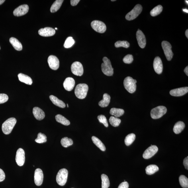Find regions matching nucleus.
<instances>
[{"label": "nucleus", "instance_id": "nucleus-56", "mask_svg": "<svg viewBox=\"0 0 188 188\" xmlns=\"http://www.w3.org/2000/svg\"><path fill=\"white\" fill-rule=\"evenodd\" d=\"M0 49H1V48H0Z\"/></svg>", "mask_w": 188, "mask_h": 188}, {"label": "nucleus", "instance_id": "nucleus-41", "mask_svg": "<svg viewBox=\"0 0 188 188\" xmlns=\"http://www.w3.org/2000/svg\"><path fill=\"white\" fill-rule=\"evenodd\" d=\"M97 118L100 123H103L105 127H108V124L107 120L105 116L103 115H100L98 116Z\"/></svg>", "mask_w": 188, "mask_h": 188}, {"label": "nucleus", "instance_id": "nucleus-33", "mask_svg": "<svg viewBox=\"0 0 188 188\" xmlns=\"http://www.w3.org/2000/svg\"><path fill=\"white\" fill-rule=\"evenodd\" d=\"M102 180V188H108L110 186V181L108 177L105 174H103L101 176Z\"/></svg>", "mask_w": 188, "mask_h": 188}, {"label": "nucleus", "instance_id": "nucleus-39", "mask_svg": "<svg viewBox=\"0 0 188 188\" xmlns=\"http://www.w3.org/2000/svg\"><path fill=\"white\" fill-rule=\"evenodd\" d=\"M75 40L71 37H69L66 39L65 43L64 46L65 48H71L75 44Z\"/></svg>", "mask_w": 188, "mask_h": 188}, {"label": "nucleus", "instance_id": "nucleus-38", "mask_svg": "<svg viewBox=\"0 0 188 188\" xmlns=\"http://www.w3.org/2000/svg\"><path fill=\"white\" fill-rule=\"evenodd\" d=\"M35 141L38 143L40 144L46 142L47 141V137L45 134L39 133L38 134L37 138L36 139Z\"/></svg>", "mask_w": 188, "mask_h": 188}, {"label": "nucleus", "instance_id": "nucleus-10", "mask_svg": "<svg viewBox=\"0 0 188 188\" xmlns=\"http://www.w3.org/2000/svg\"><path fill=\"white\" fill-rule=\"evenodd\" d=\"M71 72L77 76H81L83 74L84 69L81 63L78 61L73 63L71 67Z\"/></svg>", "mask_w": 188, "mask_h": 188}, {"label": "nucleus", "instance_id": "nucleus-1", "mask_svg": "<svg viewBox=\"0 0 188 188\" xmlns=\"http://www.w3.org/2000/svg\"><path fill=\"white\" fill-rule=\"evenodd\" d=\"M88 90V86L86 84H79L75 88V95L78 98L84 99L86 97Z\"/></svg>", "mask_w": 188, "mask_h": 188}, {"label": "nucleus", "instance_id": "nucleus-25", "mask_svg": "<svg viewBox=\"0 0 188 188\" xmlns=\"http://www.w3.org/2000/svg\"><path fill=\"white\" fill-rule=\"evenodd\" d=\"M49 98L51 101L54 105L61 108H64L66 107V105L64 102L58 99L56 97L51 95Z\"/></svg>", "mask_w": 188, "mask_h": 188}, {"label": "nucleus", "instance_id": "nucleus-34", "mask_svg": "<svg viewBox=\"0 0 188 188\" xmlns=\"http://www.w3.org/2000/svg\"><path fill=\"white\" fill-rule=\"evenodd\" d=\"M61 143L62 146L67 148V147L72 145L73 144V142L72 139L69 138L67 137H65L61 139Z\"/></svg>", "mask_w": 188, "mask_h": 188}, {"label": "nucleus", "instance_id": "nucleus-45", "mask_svg": "<svg viewBox=\"0 0 188 188\" xmlns=\"http://www.w3.org/2000/svg\"><path fill=\"white\" fill-rule=\"evenodd\" d=\"M5 175L4 172L1 169H0V182L3 181L5 179Z\"/></svg>", "mask_w": 188, "mask_h": 188}, {"label": "nucleus", "instance_id": "nucleus-35", "mask_svg": "<svg viewBox=\"0 0 188 188\" xmlns=\"http://www.w3.org/2000/svg\"><path fill=\"white\" fill-rule=\"evenodd\" d=\"M163 10V7L161 5H159L155 7L150 12V14L152 17H155L160 14Z\"/></svg>", "mask_w": 188, "mask_h": 188}, {"label": "nucleus", "instance_id": "nucleus-42", "mask_svg": "<svg viewBox=\"0 0 188 188\" xmlns=\"http://www.w3.org/2000/svg\"><path fill=\"white\" fill-rule=\"evenodd\" d=\"M133 60V56L131 54L126 55L123 59L124 62L126 64H131Z\"/></svg>", "mask_w": 188, "mask_h": 188}, {"label": "nucleus", "instance_id": "nucleus-5", "mask_svg": "<svg viewBox=\"0 0 188 188\" xmlns=\"http://www.w3.org/2000/svg\"><path fill=\"white\" fill-rule=\"evenodd\" d=\"M167 112L166 107L164 106H159L151 110V116L154 119H157L162 117Z\"/></svg>", "mask_w": 188, "mask_h": 188}, {"label": "nucleus", "instance_id": "nucleus-30", "mask_svg": "<svg viewBox=\"0 0 188 188\" xmlns=\"http://www.w3.org/2000/svg\"><path fill=\"white\" fill-rule=\"evenodd\" d=\"M64 1L63 0H57L55 1L51 7V12L52 13H54L58 11L60 9Z\"/></svg>", "mask_w": 188, "mask_h": 188}, {"label": "nucleus", "instance_id": "nucleus-18", "mask_svg": "<svg viewBox=\"0 0 188 188\" xmlns=\"http://www.w3.org/2000/svg\"><path fill=\"white\" fill-rule=\"evenodd\" d=\"M188 92V87H185L171 90L170 94L173 96L179 97L185 95Z\"/></svg>", "mask_w": 188, "mask_h": 188}, {"label": "nucleus", "instance_id": "nucleus-20", "mask_svg": "<svg viewBox=\"0 0 188 188\" xmlns=\"http://www.w3.org/2000/svg\"><path fill=\"white\" fill-rule=\"evenodd\" d=\"M75 81L72 77H67L65 79L63 83V86L65 90L67 91H70L74 88Z\"/></svg>", "mask_w": 188, "mask_h": 188}, {"label": "nucleus", "instance_id": "nucleus-51", "mask_svg": "<svg viewBox=\"0 0 188 188\" xmlns=\"http://www.w3.org/2000/svg\"><path fill=\"white\" fill-rule=\"evenodd\" d=\"M183 11L184 12H186V13H188V10L187 9H184L183 10Z\"/></svg>", "mask_w": 188, "mask_h": 188}, {"label": "nucleus", "instance_id": "nucleus-48", "mask_svg": "<svg viewBox=\"0 0 188 188\" xmlns=\"http://www.w3.org/2000/svg\"><path fill=\"white\" fill-rule=\"evenodd\" d=\"M184 71L186 73V74L187 75V76H188V66L186 67L184 70Z\"/></svg>", "mask_w": 188, "mask_h": 188}, {"label": "nucleus", "instance_id": "nucleus-29", "mask_svg": "<svg viewBox=\"0 0 188 188\" xmlns=\"http://www.w3.org/2000/svg\"><path fill=\"white\" fill-rule=\"evenodd\" d=\"M159 168L157 165L155 164H151L148 165L146 167L145 170L147 174L152 175L158 171Z\"/></svg>", "mask_w": 188, "mask_h": 188}, {"label": "nucleus", "instance_id": "nucleus-9", "mask_svg": "<svg viewBox=\"0 0 188 188\" xmlns=\"http://www.w3.org/2000/svg\"><path fill=\"white\" fill-rule=\"evenodd\" d=\"M91 26L95 31L99 33H103L106 30V26L105 23L98 20H94L92 21Z\"/></svg>", "mask_w": 188, "mask_h": 188}, {"label": "nucleus", "instance_id": "nucleus-3", "mask_svg": "<svg viewBox=\"0 0 188 188\" xmlns=\"http://www.w3.org/2000/svg\"><path fill=\"white\" fill-rule=\"evenodd\" d=\"M16 123L17 120L14 117L10 118L6 120L2 126V130L4 134H9L11 133Z\"/></svg>", "mask_w": 188, "mask_h": 188}, {"label": "nucleus", "instance_id": "nucleus-55", "mask_svg": "<svg viewBox=\"0 0 188 188\" xmlns=\"http://www.w3.org/2000/svg\"><path fill=\"white\" fill-rule=\"evenodd\" d=\"M115 1V0H114V1H112H112Z\"/></svg>", "mask_w": 188, "mask_h": 188}, {"label": "nucleus", "instance_id": "nucleus-21", "mask_svg": "<svg viewBox=\"0 0 188 188\" xmlns=\"http://www.w3.org/2000/svg\"><path fill=\"white\" fill-rule=\"evenodd\" d=\"M33 114L37 120H42L45 117L44 112L42 109L38 107H35L33 109Z\"/></svg>", "mask_w": 188, "mask_h": 188}, {"label": "nucleus", "instance_id": "nucleus-43", "mask_svg": "<svg viewBox=\"0 0 188 188\" xmlns=\"http://www.w3.org/2000/svg\"><path fill=\"white\" fill-rule=\"evenodd\" d=\"M9 97L7 95L4 93L0 94V104L6 103Z\"/></svg>", "mask_w": 188, "mask_h": 188}, {"label": "nucleus", "instance_id": "nucleus-19", "mask_svg": "<svg viewBox=\"0 0 188 188\" xmlns=\"http://www.w3.org/2000/svg\"><path fill=\"white\" fill-rule=\"evenodd\" d=\"M56 33L55 29L51 27H46L40 29L38 31L40 35L43 37H50L54 36Z\"/></svg>", "mask_w": 188, "mask_h": 188}, {"label": "nucleus", "instance_id": "nucleus-12", "mask_svg": "<svg viewBox=\"0 0 188 188\" xmlns=\"http://www.w3.org/2000/svg\"><path fill=\"white\" fill-rule=\"evenodd\" d=\"M158 151V147L155 145L151 146L145 151L143 157L146 159H150L156 154Z\"/></svg>", "mask_w": 188, "mask_h": 188}, {"label": "nucleus", "instance_id": "nucleus-28", "mask_svg": "<svg viewBox=\"0 0 188 188\" xmlns=\"http://www.w3.org/2000/svg\"><path fill=\"white\" fill-rule=\"evenodd\" d=\"M124 113V110L120 108H112L110 111V113L111 115L117 118L123 115Z\"/></svg>", "mask_w": 188, "mask_h": 188}, {"label": "nucleus", "instance_id": "nucleus-13", "mask_svg": "<svg viewBox=\"0 0 188 188\" xmlns=\"http://www.w3.org/2000/svg\"><path fill=\"white\" fill-rule=\"evenodd\" d=\"M48 63L50 68L54 70H57L59 67V61L57 57L51 55L48 58Z\"/></svg>", "mask_w": 188, "mask_h": 188}, {"label": "nucleus", "instance_id": "nucleus-44", "mask_svg": "<svg viewBox=\"0 0 188 188\" xmlns=\"http://www.w3.org/2000/svg\"><path fill=\"white\" fill-rule=\"evenodd\" d=\"M129 185L127 181H124L122 183L118 186V188H128Z\"/></svg>", "mask_w": 188, "mask_h": 188}, {"label": "nucleus", "instance_id": "nucleus-15", "mask_svg": "<svg viewBox=\"0 0 188 188\" xmlns=\"http://www.w3.org/2000/svg\"><path fill=\"white\" fill-rule=\"evenodd\" d=\"M29 10V8L27 5H20L14 10V15L17 17L23 15L28 13Z\"/></svg>", "mask_w": 188, "mask_h": 188}, {"label": "nucleus", "instance_id": "nucleus-2", "mask_svg": "<svg viewBox=\"0 0 188 188\" xmlns=\"http://www.w3.org/2000/svg\"><path fill=\"white\" fill-rule=\"evenodd\" d=\"M103 63L101 64V70L104 74L107 76H112L114 73V69L112 67L111 63L107 57H104Z\"/></svg>", "mask_w": 188, "mask_h": 188}, {"label": "nucleus", "instance_id": "nucleus-36", "mask_svg": "<svg viewBox=\"0 0 188 188\" xmlns=\"http://www.w3.org/2000/svg\"><path fill=\"white\" fill-rule=\"evenodd\" d=\"M179 181L182 187L184 188L188 187V179L185 176L182 175L179 177Z\"/></svg>", "mask_w": 188, "mask_h": 188}, {"label": "nucleus", "instance_id": "nucleus-40", "mask_svg": "<svg viewBox=\"0 0 188 188\" xmlns=\"http://www.w3.org/2000/svg\"><path fill=\"white\" fill-rule=\"evenodd\" d=\"M116 48H118L120 47H123L126 48H128L130 46L129 43L126 41H118L115 44Z\"/></svg>", "mask_w": 188, "mask_h": 188}, {"label": "nucleus", "instance_id": "nucleus-31", "mask_svg": "<svg viewBox=\"0 0 188 188\" xmlns=\"http://www.w3.org/2000/svg\"><path fill=\"white\" fill-rule=\"evenodd\" d=\"M56 119L57 122L65 126H68L70 124V122L64 116L58 114L56 116Z\"/></svg>", "mask_w": 188, "mask_h": 188}, {"label": "nucleus", "instance_id": "nucleus-52", "mask_svg": "<svg viewBox=\"0 0 188 188\" xmlns=\"http://www.w3.org/2000/svg\"><path fill=\"white\" fill-rule=\"evenodd\" d=\"M185 1L186 2V3H187V4H188V1Z\"/></svg>", "mask_w": 188, "mask_h": 188}, {"label": "nucleus", "instance_id": "nucleus-7", "mask_svg": "<svg viewBox=\"0 0 188 188\" xmlns=\"http://www.w3.org/2000/svg\"><path fill=\"white\" fill-rule=\"evenodd\" d=\"M142 7L140 4H137L135 6L131 11L126 14V18L128 21H131L135 19L142 12Z\"/></svg>", "mask_w": 188, "mask_h": 188}, {"label": "nucleus", "instance_id": "nucleus-27", "mask_svg": "<svg viewBox=\"0 0 188 188\" xmlns=\"http://www.w3.org/2000/svg\"><path fill=\"white\" fill-rule=\"evenodd\" d=\"M92 140H93V143L100 150L103 151H105L106 150V148L105 145L98 138L95 136H93L92 137Z\"/></svg>", "mask_w": 188, "mask_h": 188}, {"label": "nucleus", "instance_id": "nucleus-16", "mask_svg": "<svg viewBox=\"0 0 188 188\" xmlns=\"http://www.w3.org/2000/svg\"><path fill=\"white\" fill-rule=\"evenodd\" d=\"M153 67L155 72L158 74L162 72L163 66L162 60L159 57H155L153 62Z\"/></svg>", "mask_w": 188, "mask_h": 188}, {"label": "nucleus", "instance_id": "nucleus-26", "mask_svg": "<svg viewBox=\"0 0 188 188\" xmlns=\"http://www.w3.org/2000/svg\"><path fill=\"white\" fill-rule=\"evenodd\" d=\"M185 127V124L183 122L179 121L176 123L173 128V131L175 134L181 133Z\"/></svg>", "mask_w": 188, "mask_h": 188}, {"label": "nucleus", "instance_id": "nucleus-22", "mask_svg": "<svg viewBox=\"0 0 188 188\" xmlns=\"http://www.w3.org/2000/svg\"><path fill=\"white\" fill-rule=\"evenodd\" d=\"M18 78L19 80L21 82L25 83L26 84L31 85L32 83V79L28 76L23 74L22 73H20L18 75Z\"/></svg>", "mask_w": 188, "mask_h": 188}, {"label": "nucleus", "instance_id": "nucleus-53", "mask_svg": "<svg viewBox=\"0 0 188 188\" xmlns=\"http://www.w3.org/2000/svg\"><path fill=\"white\" fill-rule=\"evenodd\" d=\"M67 107H69V106H68V104H67Z\"/></svg>", "mask_w": 188, "mask_h": 188}, {"label": "nucleus", "instance_id": "nucleus-8", "mask_svg": "<svg viewBox=\"0 0 188 188\" xmlns=\"http://www.w3.org/2000/svg\"><path fill=\"white\" fill-rule=\"evenodd\" d=\"M161 44L167 60L170 61L173 56V53L171 50V45L169 42L165 41H163Z\"/></svg>", "mask_w": 188, "mask_h": 188}, {"label": "nucleus", "instance_id": "nucleus-47", "mask_svg": "<svg viewBox=\"0 0 188 188\" xmlns=\"http://www.w3.org/2000/svg\"><path fill=\"white\" fill-rule=\"evenodd\" d=\"M79 1H80L79 0H71L70 1L71 5L73 6H76Z\"/></svg>", "mask_w": 188, "mask_h": 188}, {"label": "nucleus", "instance_id": "nucleus-32", "mask_svg": "<svg viewBox=\"0 0 188 188\" xmlns=\"http://www.w3.org/2000/svg\"><path fill=\"white\" fill-rule=\"evenodd\" d=\"M135 139L136 135L134 134L131 133L129 134L125 139V143L126 146H129L134 142Z\"/></svg>", "mask_w": 188, "mask_h": 188}, {"label": "nucleus", "instance_id": "nucleus-4", "mask_svg": "<svg viewBox=\"0 0 188 188\" xmlns=\"http://www.w3.org/2000/svg\"><path fill=\"white\" fill-rule=\"evenodd\" d=\"M137 82V81L136 79H134L131 77H126L124 81L125 88L129 93H134L136 91Z\"/></svg>", "mask_w": 188, "mask_h": 188}, {"label": "nucleus", "instance_id": "nucleus-17", "mask_svg": "<svg viewBox=\"0 0 188 188\" xmlns=\"http://www.w3.org/2000/svg\"><path fill=\"white\" fill-rule=\"evenodd\" d=\"M136 38L139 46L141 48H144L146 46V41L145 36L142 31L139 30L137 31Z\"/></svg>", "mask_w": 188, "mask_h": 188}, {"label": "nucleus", "instance_id": "nucleus-24", "mask_svg": "<svg viewBox=\"0 0 188 188\" xmlns=\"http://www.w3.org/2000/svg\"><path fill=\"white\" fill-rule=\"evenodd\" d=\"M10 42L15 50L20 51L22 49V46L21 43L17 38L11 37L10 38Z\"/></svg>", "mask_w": 188, "mask_h": 188}, {"label": "nucleus", "instance_id": "nucleus-37", "mask_svg": "<svg viewBox=\"0 0 188 188\" xmlns=\"http://www.w3.org/2000/svg\"><path fill=\"white\" fill-rule=\"evenodd\" d=\"M109 122L112 126L114 127H117L121 122V120L117 117L112 116L109 118Z\"/></svg>", "mask_w": 188, "mask_h": 188}, {"label": "nucleus", "instance_id": "nucleus-6", "mask_svg": "<svg viewBox=\"0 0 188 188\" xmlns=\"http://www.w3.org/2000/svg\"><path fill=\"white\" fill-rule=\"evenodd\" d=\"M68 171L66 169L60 170L57 173L56 181L59 185L64 186L67 182L68 176Z\"/></svg>", "mask_w": 188, "mask_h": 188}, {"label": "nucleus", "instance_id": "nucleus-11", "mask_svg": "<svg viewBox=\"0 0 188 188\" xmlns=\"http://www.w3.org/2000/svg\"><path fill=\"white\" fill-rule=\"evenodd\" d=\"M25 152L23 149H18L16 153L15 160L17 164L19 166H23L25 162Z\"/></svg>", "mask_w": 188, "mask_h": 188}, {"label": "nucleus", "instance_id": "nucleus-50", "mask_svg": "<svg viewBox=\"0 0 188 188\" xmlns=\"http://www.w3.org/2000/svg\"><path fill=\"white\" fill-rule=\"evenodd\" d=\"M5 1V0H0V5L2 4Z\"/></svg>", "mask_w": 188, "mask_h": 188}, {"label": "nucleus", "instance_id": "nucleus-23", "mask_svg": "<svg viewBox=\"0 0 188 188\" xmlns=\"http://www.w3.org/2000/svg\"><path fill=\"white\" fill-rule=\"evenodd\" d=\"M111 101V97L107 93L104 94L103 99L99 103V105L101 107H106L109 105Z\"/></svg>", "mask_w": 188, "mask_h": 188}, {"label": "nucleus", "instance_id": "nucleus-46", "mask_svg": "<svg viewBox=\"0 0 188 188\" xmlns=\"http://www.w3.org/2000/svg\"><path fill=\"white\" fill-rule=\"evenodd\" d=\"M183 165L186 169H188V157L187 156L184 159L183 161Z\"/></svg>", "mask_w": 188, "mask_h": 188}, {"label": "nucleus", "instance_id": "nucleus-14", "mask_svg": "<svg viewBox=\"0 0 188 188\" xmlns=\"http://www.w3.org/2000/svg\"><path fill=\"white\" fill-rule=\"evenodd\" d=\"M44 175L41 169H37L35 171L34 181L35 184L37 186L42 184L43 181Z\"/></svg>", "mask_w": 188, "mask_h": 188}, {"label": "nucleus", "instance_id": "nucleus-54", "mask_svg": "<svg viewBox=\"0 0 188 188\" xmlns=\"http://www.w3.org/2000/svg\"><path fill=\"white\" fill-rule=\"evenodd\" d=\"M55 29L57 30V29H57V28H55Z\"/></svg>", "mask_w": 188, "mask_h": 188}, {"label": "nucleus", "instance_id": "nucleus-49", "mask_svg": "<svg viewBox=\"0 0 188 188\" xmlns=\"http://www.w3.org/2000/svg\"><path fill=\"white\" fill-rule=\"evenodd\" d=\"M185 35L186 37H187V38H188V30L187 29L186 31L185 32Z\"/></svg>", "mask_w": 188, "mask_h": 188}]
</instances>
